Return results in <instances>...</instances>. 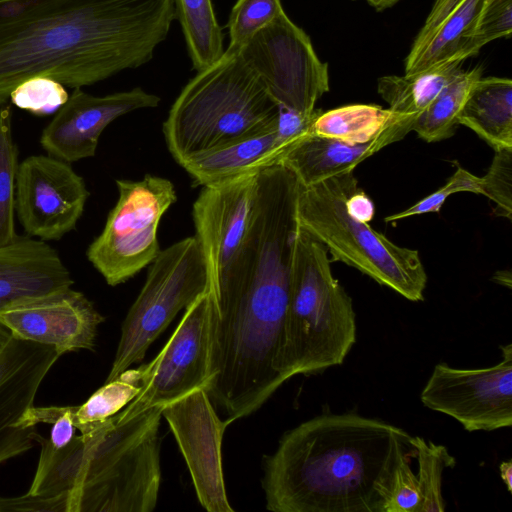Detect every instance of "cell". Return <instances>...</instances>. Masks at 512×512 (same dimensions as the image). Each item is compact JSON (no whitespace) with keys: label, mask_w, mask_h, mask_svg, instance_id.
<instances>
[{"label":"cell","mask_w":512,"mask_h":512,"mask_svg":"<svg viewBox=\"0 0 512 512\" xmlns=\"http://www.w3.org/2000/svg\"><path fill=\"white\" fill-rule=\"evenodd\" d=\"M296 230L283 211L254 210L237 253L209 292L205 390L229 423L255 412L288 380L284 343Z\"/></svg>","instance_id":"6da1fadb"},{"label":"cell","mask_w":512,"mask_h":512,"mask_svg":"<svg viewBox=\"0 0 512 512\" xmlns=\"http://www.w3.org/2000/svg\"><path fill=\"white\" fill-rule=\"evenodd\" d=\"M174 19L173 0H0V106L32 77L81 88L142 66Z\"/></svg>","instance_id":"7a4b0ae2"},{"label":"cell","mask_w":512,"mask_h":512,"mask_svg":"<svg viewBox=\"0 0 512 512\" xmlns=\"http://www.w3.org/2000/svg\"><path fill=\"white\" fill-rule=\"evenodd\" d=\"M412 436L356 413H326L286 432L266 457L262 486L274 512H383Z\"/></svg>","instance_id":"3957f363"},{"label":"cell","mask_w":512,"mask_h":512,"mask_svg":"<svg viewBox=\"0 0 512 512\" xmlns=\"http://www.w3.org/2000/svg\"><path fill=\"white\" fill-rule=\"evenodd\" d=\"M163 407L118 421L117 414L55 449L37 432L41 451L28 493L68 491L69 512H151L161 482L159 426Z\"/></svg>","instance_id":"277c9868"},{"label":"cell","mask_w":512,"mask_h":512,"mask_svg":"<svg viewBox=\"0 0 512 512\" xmlns=\"http://www.w3.org/2000/svg\"><path fill=\"white\" fill-rule=\"evenodd\" d=\"M279 111L240 53L227 48L172 104L163 123L165 142L181 165L202 152L276 130Z\"/></svg>","instance_id":"5b68a950"},{"label":"cell","mask_w":512,"mask_h":512,"mask_svg":"<svg viewBox=\"0 0 512 512\" xmlns=\"http://www.w3.org/2000/svg\"><path fill=\"white\" fill-rule=\"evenodd\" d=\"M324 244L298 225L286 315L287 379L340 365L356 341L351 297L334 278Z\"/></svg>","instance_id":"8992f818"},{"label":"cell","mask_w":512,"mask_h":512,"mask_svg":"<svg viewBox=\"0 0 512 512\" xmlns=\"http://www.w3.org/2000/svg\"><path fill=\"white\" fill-rule=\"evenodd\" d=\"M357 187L353 171L300 185L298 225L322 242L334 261L359 270L410 301L424 300L427 275L418 251L393 243L349 214L346 201Z\"/></svg>","instance_id":"52a82bcc"},{"label":"cell","mask_w":512,"mask_h":512,"mask_svg":"<svg viewBox=\"0 0 512 512\" xmlns=\"http://www.w3.org/2000/svg\"><path fill=\"white\" fill-rule=\"evenodd\" d=\"M208 284L206 260L195 236L160 250L122 324L106 382L143 360L150 345L177 313L208 291Z\"/></svg>","instance_id":"ba28073f"},{"label":"cell","mask_w":512,"mask_h":512,"mask_svg":"<svg viewBox=\"0 0 512 512\" xmlns=\"http://www.w3.org/2000/svg\"><path fill=\"white\" fill-rule=\"evenodd\" d=\"M119 197L86 256L110 286L128 281L160 252L158 226L177 200L173 183L145 175L139 181L116 180Z\"/></svg>","instance_id":"9c48e42d"},{"label":"cell","mask_w":512,"mask_h":512,"mask_svg":"<svg viewBox=\"0 0 512 512\" xmlns=\"http://www.w3.org/2000/svg\"><path fill=\"white\" fill-rule=\"evenodd\" d=\"M238 52L281 107L310 115L317 100L329 91L328 65L285 11Z\"/></svg>","instance_id":"30bf717a"},{"label":"cell","mask_w":512,"mask_h":512,"mask_svg":"<svg viewBox=\"0 0 512 512\" xmlns=\"http://www.w3.org/2000/svg\"><path fill=\"white\" fill-rule=\"evenodd\" d=\"M211 301L206 291L185 308V313L159 354L148 364L130 369L140 385L138 395L117 413L127 421L156 406L179 400L208 380Z\"/></svg>","instance_id":"8fae6325"},{"label":"cell","mask_w":512,"mask_h":512,"mask_svg":"<svg viewBox=\"0 0 512 512\" xmlns=\"http://www.w3.org/2000/svg\"><path fill=\"white\" fill-rule=\"evenodd\" d=\"M498 364L460 369L438 363L421 392L427 408L457 420L468 432L512 425V344Z\"/></svg>","instance_id":"7c38bea8"},{"label":"cell","mask_w":512,"mask_h":512,"mask_svg":"<svg viewBox=\"0 0 512 512\" xmlns=\"http://www.w3.org/2000/svg\"><path fill=\"white\" fill-rule=\"evenodd\" d=\"M89 191L70 163L50 155H31L18 167L15 213L28 236L59 240L74 230Z\"/></svg>","instance_id":"4fadbf2b"},{"label":"cell","mask_w":512,"mask_h":512,"mask_svg":"<svg viewBox=\"0 0 512 512\" xmlns=\"http://www.w3.org/2000/svg\"><path fill=\"white\" fill-rule=\"evenodd\" d=\"M162 417L186 461L199 503L208 512H233L222 468V440L229 423L219 418L205 388L166 405Z\"/></svg>","instance_id":"5bb4252c"},{"label":"cell","mask_w":512,"mask_h":512,"mask_svg":"<svg viewBox=\"0 0 512 512\" xmlns=\"http://www.w3.org/2000/svg\"><path fill=\"white\" fill-rule=\"evenodd\" d=\"M259 172V171H258ZM258 172L202 186L193 204V221L208 271V291L222 280L248 228Z\"/></svg>","instance_id":"9a60e30c"},{"label":"cell","mask_w":512,"mask_h":512,"mask_svg":"<svg viewBox=\"0 0 512 512\" xmlns=\"http://www.w3.org/2000/svg\"><path fill=\"white\" fill-rule=\"evenodd\" d=\"M160 98L140 87L105 96L74 88L43 129L40 144L48 155L68 163L93 157L103 130L115 119L138 109L154 108Z\"/></svg>","instance_id":"2e32d148"},{"label":"cell","mask_w":512,"mask_h":512,"mask_svg":"<svg viewBox=\"0 0 512 512\" xmlns=\"http://www.w3.org/2000/svg\"><path fill=\"white\" fill-rule=\"evenodd\" d=\"M104 317L80 291L57 295L0 313V324L12 334L54 347L62 356L92 350Z\"/></svg>","instance_id":"e0dca14e"},{"label":"cell","mask_w":512,"mask_h":512,"mask_svg":"<svg viewBox=\"0 0 512 512\" xmlns=\"http://www.w3.org/2000/svg\"><path fill=\"white\" fill-rule=\"evenodd\" d=\"M58 252L46 241L17 235L0 245V313L72 288Z\"/></svg>","instance_id":"ac0fdd59"},{"label":"cell","mask_w":512,"mask_h":512,"mask_svg":"<svg viewBox=\"0 0 512 512\" xmlns=\"http://www.w3.org/2000/svg\"><path fill=\"white\" fill-rule=\"evenodd\" d=\"M483 2L435 0L405 59L404 75L462 63L471 57V41Z\"/></svg>","instance_id":"d6986e66"},{"label":"cell","mask_w":512,"mask_h":512,"mask_svg":"<svg viewBox=\"0 0 512 512\" xmlns=\"http://www.w3.org/2000/svg\"><path fill=\"white\" fill-rule=\"evenodd\" d=\"M414 119L405 118L362 144L307 135L293 145L278 161L296 176L301 186L353 171L362 161L382 148L402 140L412 131Z\"/></svg>","instance_id":"ffe728a7"},{"label":"cell","mask_w":512,"mask_h":512,"mask_svg":"<svg viewBox=\"0 0 512 512\" xmlns=\"http://www.w3.org/2000/svg\"><path fill=\"white\" fill-rule=\"evenodd\" d=\"M286 151L274 130L194 155L180 166L195 186H205L277 164Z\"/></svg>","instance_id":"44dd1931"},{"label":"cell","mask_w":512,"mask_h":512,"mask_svg":"<svg viewBox=\"0 0 512 512\" xmlns=\"http://www.w3.org/2000/svg\"><path fill=\"white\" fill-rule=\"evenodd\" d=\"M457 124L475 132L494 150L512 148V81L478 78L459 112Z\"/></svg>","instance_id":"7402d4cb"},{"label":"cell","mask_w":512,"mask_h":512,"mask_svg":"<svg viewBox=\"0 0 512 512\" xmlns=\"http://www.w3.org/2000/svg\"><path fill=\"white\" fill-rule=\"evenodd\" d=\"M405 118L408 117L378 105H346L326 112L320 110L311 123L310 134L362 144Z\"/></svg>","instance_id":"603a6c76"},{"label":"cell","mask_w":512,"mask_h":512,"mask_svg":"<svg viewBox=\"0 0 512 512\" xmlns=\"http://www.w3.org/2000/svg\"><path fill=\"white\" fill-rule=\"evenodd\" d=\"M461 69V63L455 62L413 75L383 76L377 91L391 111L415 119Z\"/></svg>","instance_id":"cb8c5ba5"},{"label":"cell","mask_w":512,"mask_h":512,"mask_svg":"<svg viewBox=\"0 0 512 512\" xmlns=\"http://www.w3.org/2000/svg\"><path fill=\"white\" fill-rule=\"evenodd\" d=\"M192 67L199 72L224 53L223 33L212 0H173Z\"/></svg>","instance_id":"d4e9b609"},{"label":"cell","mask_w":512,"mask_h":512,"mask_svg":"<svg viewBox=\"0 0 512 512\" xmlns=\"http://www.w3.org/2000/svg\"><path fill=\"white\" fill-rule=\"evenodd\" d=\"M482 76V67L460 72L413 121L412 131L426 142L445 140L454 134L459 112L474 82Z\"/></svg>","instance_id":"484cf974"},{"label":"cell","mask_w":512,"mask_h":512,"mask_svg":"<svg viewBox=\"0 0 512 512\" xmlns=\"http://www.w3.org/2000/svg\"><path fill=\"white\" fill-rule=\"evenodd\" d=\"M36 387L24 379H10L0 385V463L18 456L35 445V426L16 425L33 406Z\"/></svg>","instance_id":"4316f807"},{"label":"cell","mask_w":512,"mask_h":512,"mask_svg":"<svg viewBox=\"0 0 512 512\" xmlns=\"http://www.w3.org/2000/svg\"><path fill=\"white\" fill-rule=\"evenodd\" d=\"M139 391L140 385L132 379L127 369L116 379L105 382L82 405L64 408L76 429L86 434L119 413Z\"/></svg>","instance_id":"83f0119b"},{"label":"cell","mask_w":512,"mask_h":512,"mask_svg":"<svg viewBox=\"0 0 512 512\" xmlns=\"http://www.w3.org/2000/svg\"><path fill=\"white\" fill-rule=\"evenodd\" d=\"M18 148L12 135V109L0 106V245L11 242L15 231V184Z\"/></svg>","instance_id":"f1b7e54d"},{"label":"cell","mask_w":512,"mask_h":512,"mask_svg":"<svg viewBox=\"0 0 512 512\" xmlns=\"http://www.w3.org/2000/svg\"><path fill=\"white\" fill-rule=\"evenodd\" d=\"M415 458L418 462L416 474L422 496L421 512H443L446 503L442 495V476L446 468L456 465L455 458L443 445L413 437Z\"/></svg>","instance_id":"f546056e"},{"label":"cell","mask_w":512,"mask_h":512,"mask_svg":"<svg viewBox=\"0 0 512 512\" xmlns=\"http://www.w3.org/2000/svg\"><path fill=\"white\" fill-rule=\"evenodd\" d=\"M283 11L281 0H237L227 23L230 38L228 49L240 50Z\"/></svg>","instance_id":"4dcf8cb0"},{"label":"cell","mask_w":512,"mask_h":512,"mask_svg":"<svg viewBox=\"0 0 512 512\" xmlns=\"http://www.w3.org/2000/svg\"><path fill=\"white\" fill-rule=\"evenodd\" d=\"M68 98L65 86L60 82L49 77L36 76L15 87L9 100L35 116H46L56 112Z\"/></svg>","instance_id":"1f68e13d"},{"label":"cell","mask_w":512,"mask_h":512,"mask_svg":"<svg viewBox=\"0 0 512 512\" xmlns=\"http://www.w3.org/2000/svg\"><path fill=\"white\" fill-rule=\"evenodd\" d=\"M481 195L495 204V215L512 219V148L495 150L487 173L481 177Z\"/></svg>","instance_id":"d6a6232c"},{"label":"cell","mask_w":512,"mask_h":512,"mask_svg":"<svg viewBox=\"0 0 512 512\" xmlns=\"http://www.w3.org/2000/svg\"><path fill=\"white\" fill-rule=\"evenodd\" d=\"M457 192H472L481 194V177L457 165L456 171L448 178L446 183L432 194L421 199L409 208L384 218L386 222H394L411 216L434 212L442 208L445 200Z\"/></svg>","instance_id":"836d02e7"},{"label":"cell","mask_w":512,"mask_h":512,"mask_svg":"<svg viewBox=\"0 0 512 512\" xmlns=\"http://www.w3.org/2000/svg\"><path fill=\"white\" fill-rule=\"evenodd\" d=\"M512 32V0H484L471 41L472 56L487 43Z\"/></svg>","instance_id":"e575fe53"},{"label":"cell","mask_w":512,"mask_h":512,"mask_svg":"<svg viewBox=\"0 0 512 512\" xmlns=\"http://www.w3.org/2000/svg\"><path fill=\"white\" fill-rule=\"evenodd\" d=\"M412 458L415 454H408L398 463L383 512H421L422 496L411 468Z\"/></svg>","instance_id":"d590c367"},{"label":"cell","mask_w":512,"mask_h":512,"mask_svg":"<svg viewBox=\"0 0 512 512\" xmlns=\"http://www.w3.org/2000/svg\"><path fill=\"white\" fill-rule=\"evenodd\" d=\"M44 347L43 344L22 339L11 333L0 349V385L35 358Z\"/></svg>","instance_id":"8d00e7d4"},{"label":"cell","mask_w":512,"mask_h":512,"mask_svg":"<svg viewBox=\"0 0 512 512\" xmlns=\"http://www.w3.org/2000/svg\"><path fill=\"white\" fill-rule=\"evenodd\" d=\"M69 512L68 491L42 496L26 493L16 497H0V512Z\"/></svg>","instance_id":"74e56055"},{"label":"cell","mask_w":512,"mask_h":512,"mask_svg":"<svg viewBox=\"0 0 512 512\" xmlns=\"http://www.w3.org/2000/svg\"><path fill=\"white\" fill-rule=\"evenodd\" d=\"M346 207L352 217L365 223H369L375 213L372 200L359 187L348 196Z\"/></svg>","instance_id":"f35d334b"},{"label":"cell","mask_w":512,"mask_h":512,"mask_svg":"<svg viewBox=\"0 0 512 512\" xmlns=\"http://www.w3.org/2000/svg\"><path fill=\"white\" fill-rule=\"evenodd\" d=\"M500 477L509 492L512 491V461H503L499 466Z\"/></svg>","instance_id":"ab89813d"},{"label":"cell","mask_w":512,"mask_h":512,"mask_svg":"<svg viewBox=\"0 0 512 512\" xmlns=\"http://www.w3.org/2000/svg\"><path fill=\"white\" fill-rule=\"evenodd\" d=\"M376 11H384L388 8L393 7L401 0H364Z\"/></svg>","instance_id":"60d3db41"},{"label":"cell","mask_w":512,"mask_h":512,"mask_svg":"<svg viewBox=\"0 0 512 512\" xmlns=\"http://www.w3.org/2000/svg\"><path fill=\"white\" fill-rule=\"evenodd\" d=\"M505 273V270L496 272L494 280L501 285H506L508 288H511V274L508 272L505 276Z\"/></svg>","instance_id":"b9f144b4"},{"label":"cell","mask_w":512,"mask_h":512,"mask_svg":"<svg viewBox=\"0 0 512 512\" xmlns=\"http://www.w3.org/2000/svg\"><path fill=\"white\" fill-rule=\"evenodd\" d=\"M11 332L2 324H0V349L5 345L9 339Z\"/></svg>","instance_id":"7bdbcfd3"}]
</instances>
